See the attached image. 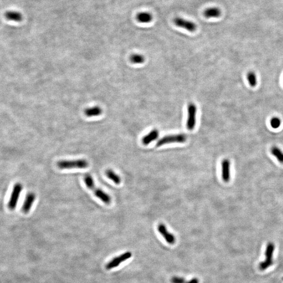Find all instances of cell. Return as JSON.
I'll list each match as a JSON object with an SVG mask.
<instances>
[{"mask_svg":"<svg viewBox=\"0 0 283 283\" xmlns=\"http://www.w3.org/2000/svg\"><path fill=\"white\" fill-rule=\"evenodd\" d=\"M145 58L144 56L139 54H133L130 57L131 62L135 64H143L145 62Z\"/></svg>","mask_w":283,"mask_h":283,"instance_id":"obj_19","label":"cell"},{"mask_svg":"<svg viewBox=\"0 0 283 283\" xmlns=\"http://www.w3.org/2000/svg\"><path fill=\"white\" fill-rule=\"evenodd\" d=\"M171 283H186L187 281L184 278L181 277L175 276L171 280Z\"/></svg>","mask_w":283,"mask_h":283,"instance_id":"obj_22","label":"cell"},{"mask_svg":"<svg viewBox=\"0 0 283 283\" xmlns=\"http://www.w3.org/2000/svg\"><path fill=\"white\" fill-rule=\"evenodd\" d=\"M186 136L184 134H172L164 136L163 138H161L159 139L156 143L157 147H160L161 146L164 145L165 144H171L174 143H183L186 142Z\"/></svg>","mask_w":283,"mask_h":283,"instance_id":"obj_4","label":"cell"},{"mask_svg":"<svg viewBox=\"0 0 283 283\" xmlns=\"http://www.w3.org/2000/svg\"><path fill=\"white\" fill-rule=\"evenodd\" d=\"M281 119L278 117H273L272 118L271 121H270V124L271 126L272 127L273 129H278L281 126Z\"/></svg>","mask_w":283,"mask_h":283,"instance_id":"obj_21","label":"cell"},{"mask_svg":"<svg viewBox=\"0 0 283 283\" xmlns=\"http://www.w3.org/2000/svg\"><path fill=\"white\" fill-rule=\"evenodd\" d=\"M158 231L168 243L174 244L176 241V238L174 235L168 231L166 226L164 224L161 223L158 226Z\"/></svg>","mask_w":283,"mask_h":283,"instance_id":"obj_9","label":"cell"},{"mask_svg":"<svg viewBox=\"0 0 283 283\" xmlns=\"http://www.w3.org/2000/svg\"><path fill=\"white\" fill-rule=\"evenodd\" d=\"M186 283H199V280L198 278H194L192 280H190L189 281H187Z\"/></svg>","mask_w":283,"mask_h":283,"instance_id":"obj_23","label":"cell"},{"mask_svg":"<svg viewBox=\"0 0 283 283\" xmlns=\"http://www.w3.org/2000/svg\"><path fill=\"white\" fill-rule=\"evenodd\" d=\"M174 23L178 27L185 29L190 32H194L197 29V26L194 23L180 17H175L174 19Z\"/></svg>","mask_w":283,"mask_h":283,"instance_id":"obj_7","label":"cell"},{"mask_svg":"<svg viewBox=\"0 0 283 283\" xmlns=\"http://www.w3.org/2000/svg\"><path fill=\"white\" fill-rule=\"evenodd\" d=\"M136 19L142 23H148L152 21L153 16L151 14L148 12H141L138 14Z\"/></svg>","mask_w":283,"mask_h":283,"instance_id":"obj_16","label":"cell"},{"mask_svg":"<svg viewBox=\"0 0 283 283\" xmlns=\"http://www.w3.org/2000/svg\"><path fill=\"white\" fill-rule=\"evenodd\" d=\"M4 16L7 20L13 22H20L23 20L22 14L15 11H7L4 14Z\"/></svg>","mask_w":283,"mask_h":283,"instance_id":"obj_12","label":"cell"},{"mask_svg":"<svg viewBox=\"0 0 283 283\" xmlns=\"http://www.w3.org/2000/svg\"><path fill=\"white\" fill-rule=\"evenodd\" d=\"M222 166V178L223 180L225 183H228L230 180L231 173H230V166L231 164L229 160L228 159H223L221 164Z\"/></svg>","mask_w":283,"mask_h":283,"instance_id":"obj_11","label":"cell"},{"mask_svg":"<svg viewBox=\"0 0 283 283\" xmlns=\"http://www.w3.org/2000/svg\"><path fill=\"white\" fill-rule=\"evenodd\" d=\"M197 108L196 104L190 103L187 107V119L186 126L189 130H193L196 126Z\"/></svg>","mask_w":283,"mask_h":283,"instance_id":"obj_5","label":"cell"},{"mask_svg":"<svg viewBox=\"0 0 283 283\" xmlns=\"http://www.w3.org/2000/svg\"><path fill=\"white\" fill-rule=\"evenodd\" d=\"M35 199L36 195L34 193H29L27 194L22 207V210L24 213H27L29 212L33 205Z\"/></svg>","mask_w":283,"mask_h":283,"instance_id":"obj_10","label":"cell"},{"mask_svg":"<svg viewBox=\"0 0 283 283\" xmlns=\"http://www.w3.org/2000/svg\"><path fill=\"white\" fill-rule=\"evenodd\" d=\"M106 174L107 177L111 180L115 184L120 185L121 184V177L112 169H107L106 171Z\"/></svg>","mask_w":283,"mask_h":283,"instance_id":"obj_17","label":"cell"},{"mask_svg":"<svg viewBox=\"0 0 283 283\" xmlns=\"http://www.w3.org/2000/svg\"><path fill=\"white\" fill-rule=\"evenodd\" d=\"M84 182L89 189L91 190L95 196L106 204H110L111 203V198L109 194L102 190L97 187L92 176L89 174H85L84 178Z\"/></svg>","mask_w":283,"mask_h":283,"instance_id":"obj_1","label":"cell"},{"mask_svg":"<svg viewBox=\"0 0 283 283\" xmlns=\"http://www.w3.org/2000/svg\"><path fill=\"white\" fill-rule=\"evenodd\" d=\"M271 152L272 155L277 159L278 162L283 164V152L281 148L274 146L271 148Z\"/></svg>","mask_w":283,"mask_h":283,"instance_id":"obj_18","label":"cell"},{"mask_svg":"<svg viewBox=\"0 0 283 283\" xmlns=\"http://www.w3.org/2000/svg\"><path fill=\"white\" fill-rule=\"evenodd\" d=\"M131 256H132V253L130 252H127L121 255L120 256L116 257L112 261H111L106 265V268L107 270H111V269L115 268L116 267H118L119 265L120 264L123 262L125 261L127 259L130 258Z\"/></svg>","mask_w":283,"mask_h":283,"instance_id":"obj_8","label":"cell"},{"mask_svg":"<svg viewBox=\"0 0 283 283\" xmlns=\"http://www.w3.org/2000/svg\"><path fill=\"white\" fill-rule=\"evenodd\" d=\"M275 249V245L272 242H270L267 245L265 250V259L261 262L259 264V268L261 271L267 270L273 264V253Z\"/></svg>","mask_w":283,"mask_h":283,"instance_id":"obj_3","label":"cell"},{"mask_svg":"<svg viewBox=\"0 0 283 283\" xmlns=\"http://www.w3.org/2000/svg\"><path fill=\"white\" fill-rule=\"evenodd\" d=\"M102 112V109L98 106L89 107L88 109H85V111H84L85 116H87L88 117L98 116L101 115Z\"/></svg>","mask_w":283,"mask_h":283,"instance_id":"obj_15","label":"cell"},{"mask_svg":"<svg viewBox=\"0 0 283 283\" xmlns=\"http://www.w3.org/2000/svg\"><path fill=\"white\" fill-rule=\"evenodd\" d=\"M159 136V132L157 130L154 129L148 133L147 135L144 136L142 139L143 144L145 145H147L150 144L151 142L156 140Z\"/></svg>","mask_w":283,"mask_h":283,"instance_id":"obj_13","label":"cell"},{"mask_svg":"<svg viewBox=\"0 0 283 283\" xmlns=\"http://www.w3.org/2000/svg\"><path fill=\"white\" fill-rule=\"evenodd\" d=\"M57 165L61 169H85L89 166V162L84 159L62 160L57 162Z\"/></svg>","mask_w":283,"mask_h":283,"instance_id":"obj_2","label":"cell"},{"mask_svg":"<svg viewBox=\"0 0 283 283\" xmlns=\"http://www.w3.org/2000/svg\"><path fill=\"white\" fill-rule=\"evenodd\" d=\"M221 10L218 7H210L204 11V15L207 19L217 18L221 15Z\"/></svg>","mask_w":283,"mask_h":283,"instance_id":"obj_14","label":"cell"},{"mask_svg":"<svg viewBox=\"0 0 283 283\" xmlns=\"http://www.w3.org/2000/svg\"><path fill=\"white\" fill-rule=\"evenodd\" d=\"M23 186L20 183H16L14 185L8 203V208L11 210H13L16 207Z\"/></svg>","mask_w":283,"mask_h":283,"instance_id":"obj_6","label":"cell"},{"mask_svg":"<svg viewBox=\"0 0 283 283\" xmlns=\"http://www.w3.org/2000/svg\"><path fill=\"white\" fill-rule=\"evenodd\" d=\"M247 80H248V83L249 84L251 87H255V85L257 84L258 81H257V77H256V74L253 71H250L248 72L247 75Z\"/></svg>","mask_w":283,"mask_h":283,"instance_id":"obj_20","label":"cell"},{"mask_svg":"<svg viewBox=\"0 0 283 283\" xmlns=\"http://www.w3.org/2000/svg\"></svg>","mask_w":283,"mask_h":283,"instance_id":"obj_24","label":"cell"}]
</instances>
